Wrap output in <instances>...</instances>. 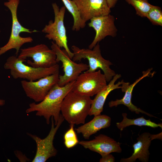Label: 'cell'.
<instances>
[{"mask_svg":"<svg viewBox=\"0 0 162 162\" xmlns=\"http://www.w3.org/2000/svg\"><path fill=\"white\" fill-rule=\"evenodd\" d=\"M54 14V20H50L42 30L46 33V38L52 40L58 46L64 48L70 57L72 59L74 54L68 48L64 18L66 8L63 6L60 8L56 3L52 4Z\"/></svg>","mask_w":162,"mask_h":162,"instance_id":"6","label":"cell"},{"mask_svg":"<svg viewBox=\"0 0 162 162\" xmlns=\"http://www.w3.org/2000/svg\"><path fill=\"white\" fill-rule=\"evenodd\" d=\"M150 137L152 140L155 139L162 140V132L157 134H150Z\"/></svg>","mask_w":162,"mask_h":162,"instance_id":"25","label":"cell"},{"mask_svg":"<svg viewBox=\"0 0 162 162\" xmlns=\"http://www.w3.org/2000/svg\"><path fill=\"white\" fill-rule=\"evenodd\" d=\"M51 44V49L55 53L56 61L61 62L64 72L63 75H59L57 83L59 86H63L75 81L82 72L88 69V64L76 63L72 60L64 49H61L53 41Z\"/></svg>","mask_w":162,"mask_h":162,"instance_id":"7","label":"cell"},{"mask_svg":"<svg viewBox=\"0 0 162 162\" xmlns=\"http://www.w3.org/2000/svg\"><path fill=\"white\" fill-rule=\"evenodd\" d=\"M59 72L42 78L37 81L22 80L21 83L26 96L35 102L42 101L51 89L58 83Z\"/></svg>","mask_w":162,"mask_h":162,"instance_id":"11","label":"cell"},{"mask_svg":"<svg viewBox=\"0 0 162 162\" xmlns=\"http://www.w3.org/2000/svg\"><path fill=\"white\" fill-rule=\"evenodd\" d=\"M75 82V81L71 82L63 86L56 84L40 103H30L26 112H36V115L43 116L48 124L50 123V118L52 117L55 125H56L61 114L62 103L66 95L72 90Z\"/></svg>","mask_w":162,"mask_h":162,"instance_id":"1","label":"cell"},{"mask_svg":"<svg viewBox=\"0 0 162 162\" xmlns=\"http://www.w3.org/2000/svg\"><path fill=\"white\" fill-rule=\"evenodd\" d=\"M51 126L47 136L44 138L41 139L34 135L29 133L27 134L35 142L37 146L35 155L32 162H45L49 158L56 156L57 151L55 148L53 141L55 135L64 118L61 114L58 123L55 125L53 117H51Z\"/></svg>","mask_w":162,"mask_h":162,"instance_id":"10","label":"cell"},{"mask_svg":"<svg viewBox=\"0 0 162 162\" xmlns=\"http://www.w3.org/2000/svg\"><path fill=\"white\" fill-rule=\"evenodd\" d=\"M26 59L16 56H10L7 59L4 67L10 70V74L14 79L21 78L33 81L59 72V65L57 64L47 68H35L25 64Z\"/></svg>","mask_w":162,"mask_h":162,"instance_id":"3","label":"cell"},{"mask_svg":"<svg viewBox=\"0 0 162 162\" xmlns=\"http://www.w3.org/2000/svg\"><path fill=\"white\" fill-rule=\"evenodd\" d=\"M104 74L100 70L94 72L86 71L81 73L75 81L72 91L92 97L107 85Z\"/></svg>","mask_w":162,"mask_h":162,"instance_id":"9","label":"cell"},{"mask_svg":"<svg viewBox=\"0 0 162 162\" xmlns=\"http://www.w3.org/2000/svg\"><path fill=\"white\" fill-rule=\"evenodd\" d=\"M88 24L95 31L94 38L88 46V48L92 49L100 41L107 36L115 37L118 30L115 24L114 16L110 14L106 15L93 17Z\"/></svg>","mask_w":162,"mask_h":162,"instance_id":"12","label":"cell"},{"mask_svg":"<svg viewBox=\"0 0 162 162\" xmlns=\"http://www.w3.org/2000/svg\"><path fill=\"white\" fill-rule=\"evenodd\" d=\"M108 7L110 8H113L118 0H106Z\"/></svg>","mask_w":162,"mask_h":162,"instance_id":"24","label":"cell"},{"mask_svg":"<svg viewBox=\"0 0 162 162\" xmlns=\"http://www.w3.org/2000/svg\"><path fill=\"white\" fill-rule=\"evenodd\" d=\"M78 143L85 148L97 152L101 156L112 152L120 153L122 151L119 142L103 134L95 136L91 140L79 141Z\"/></svg>","mask_w":162,"mask_h":162,"instance_id":"14","label":"cell"},{"mask_svg":"<svg viewBox=\"0 0 162 162\" xmlns=\"http://www.w3.org/2000/svg\"><path fill=\"white\" fill-rule=\"evenodd\" d=\"M111 118L105 115L94 116L90 122L75 128L78 134H81L86 139H88L92 135L102 129L109 127L111 125Z\"/></svg>","mask_w":162,"mask_h":162,"instance_id":"18","label":"cell"},{"mask_svg":"<svg viewBox=\"0 0 162 162\" xmlns=\"http://www.w3.org/2000/svg\"><path fill=\"white\" fill-rule=\"evenodd\" d=\"M146 17L153 25L162 26V11L160 7L153 5Z\"/></svg>","mask_w":162,"mask_h":162,"instance_id":"21","label":"cell"},{"mask_svg":"<svg viewBox=\"0 0 162 162\" xmlns=\"http://www.w3.org/2000/svg\"><path fill=\"white\" fill-rule=\"evenodd\" d=\"M5 104V101L0 98V106H4Z\"/></svg>","mask_w":162,"mask_h":162,"instance_id":"26","label":"cell"},{"mask_svg":"<svg viewBox=\"0 0 162 162\" xmlns=\"http://www.w3.org/2000/svg\"><path fill=\"white\" fill-rule=\"evenodd\" d=\"M137 142L133 145L134 152L130 157L122 158L121 162H134L137 159L142 162L148 161L150 153L149 151L151 139L150 134L148 132H144L137 138Z\"/></svg>","mask_w":162,"mask_h":162,"instance_id":"17","label":"cell"},{"mask_svg":"<svg viewBox=\"0 0 162 162\" xmlns=\"http://www.w3.org/2000/svg\"><path fill=\"white\" fill-rule=\"evenodd\" d=\"M0 33H1V31L0 30Z\"/></svg>","mask_w":162,"mask_h":162,"instance_id":"27","label":"cell"},{"mask_svg":"<svg viewBox=\"0 0 162 162\" xmlns=\"http://www.w3.org/2000/svg\"><path fill=\"white\" fill-rule=\"evenodd\" d=\"M74 125L70 124V128L64 135V144L66 147L68 148L74 147L79 142L74 129Z\"/></svg>","mask_w":162,"mask_h":162,"instance_id":"22","label":"cell"},{"mask_svg":"<svg viewBox=\"0 0 162 162\" xmlns=\"http://www.w3.org/2000/svg\"><path fill=\"white\" fill-rule=\"evenodd\" d=\"M92 102L90 97L71 90L62 103L61 114L70 124H84L89 114Z\"/></svg>","mask_w":162,"mask_h":162,"instance_id":"2","label":"cell"},{"mask_svg":"<svg viewBox=\"0 0 162 162\" xmlns=\"http://www.w3.org/2000/svg\"><path fill=\"white\" fill-rule=\"evenodd\" d=\"M121 77L120 74H116L109 83L96 94L92 100L91 109L88 115L90 116L100 115L103 110V107L106 98L113 90L121 88V85L124 82L123 80L115 84L116 81Z\"/></svg>","mask_w":162,"mask_h":162,"instance_id":"16","label":"cell"},{"mask_svg":"<svg viewBox=\"0 0 162 162\" xmlns=\"http://www.w3.org/2000/svg\"><path fill=\"white\" fill-rule=\"evenodd\" d=\"M20 3V0H8L4 4L10 10L11 14L12 25L11 31L9 40L3 46L0 47V56L12 49L16 50L17 56L20 47L25 44L32 43L33 38L30 37H22L20 35V33L25 32L29 33L38 32L33 31L23 27L19 22L17 16V8Z\"/></svg>","mask_w":162,"mask_h":162,"instance_id":"5","label":"cell"},{"mask_svg":"<svg viewBox=\"0 0 162 162\" xmlns=\"http://www.w3.org/2000/svg\"><path fill=\"white\" fill-rule=\"evenodd\" d=\"M123 119L120 122H117L116 126L121 131H122L126 127L130 125H136L139 126H147L152 128L160 127L162 128V123L157 124L151 121L150 119H146L143 116L136 119H130L127 117V114L122 113Z\"/></svg>","mask_w":162,"mask_h":162,"instance_id":"19","label":"cell"},{"mask_svg":"<svg viewBox=\"0 0 162 162\" xmlns=\"http://www.w3.org/2000/svg\"><path fill=\"white\" fill-rule=\"evenodd\" d=\"M100 159V162H114L115 161V158L110 153L105 154L101 156Z\"/></svg>","mask_w":162,"mask_h":162,"instance_id":"23","label":"cell"},{"mask_svg":"<svg viewBox=\"0 0 162 162\" xmlns=\"http://www.w3.org/2000/svg\"><path fill=\"white\" fill-rule=\"evenodd\" d=\"M152 69H148L147 70L142 72V75L137 79L133 83L130 84L129 82L124 81L121 85V88L122 92L125 93L123 98L120 99H116L115 100H111L109 102L108 105L110 107H117L121 104L127 106L129 110L132 112H134L137 114L140 113L144 114L150 117H155L153 115L146 112L134 105L131 102L132 92L136 84L144 78L152 76L154 73H151Z\"/></svg>","mask_w":162,"mask_h":162,"instance_id":"15","label":"cell"},{"mask_svg":"<svg viewBox=\"0 0 162 162\" xmlns=\"http://www.w3.org/2000/svg\"><path fill=\"white\" fill-rule=\"evenodd\" d=\"M125 1L134 7L136 14L141 17H146L153 5L147 0H125Z\"/></svg>","mask_w":162,"mask_h":162,"instance_id":"20","label":"cell"},{"mask_svg":"<svg viewBox=\"0 0 162 162\" xmlns=\"http://www.w3.org/2000/svg\"><path fill=\"white\" fill-rule=\"evenodd\" d=\"M71 49L74 54L72 58L73 61H80L82 59L88 60V69L86 70L87 71L94 72L98 69H101L108 82H110L116 74L115 72L110 68L112 64L102 56L99 43L92 49H80L75 45L72 46Z\"/></svg>","mask_w":162,"mask_h":162,"instance_id":"4","label":"cell"},{"mask_svg":"<svg viewBox=\"0 0 162 162\" xmlns=\"http://www.w3.org/2000/svg\"><path fill=\"white\" fill-rule=\"evenodd\" d=\"M18 57L26 59L31 58L33 61L28 60L27 63L35 68H47L57 64L54 51L44 44L21 49Z\"/></svg>","mask_w":162,"mask_h":162,"instance_id":"8","label":"cell"},{"mask_svg":"<svg viewBox=\"0 0 162 162\" xmlns=\"http://www.w3.org/2000/svg\"><path fill=\"white\" fill-rule=\"evenodd\" d=\"M75 3L81 18L86 22L92 18L111 13L106 0H72Z\"/></svg>","mask_w":162,"mask_h":162,"instance_id":"13","label":"cell"}]
</instances>
